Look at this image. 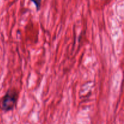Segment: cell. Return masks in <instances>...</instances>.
<instances>
[{"label":"cell","instance_id":"6da1fadb","mask_svg":"<svg viewBox=\"0 0 124 124\" xmlns=\"http://www.w3.org/2000/svg\"><path fill=\"white\" fill-rule=\"evenodd\" d=\"M18 100L17 92L8 90L0 100V109L5 112L12 110L15 106Z\"/></svg>","mask_w":124,"mask_h":124},{"label":"cell","instance_id":"7a4b0ae2","mask_svg":"<svg viewBox=\"0 0 124 124\" xmlns=\"http://www.w3.org/2000/svg\"><path fill=\"white\" fill-rule=\"evenodd\" d=\"M31 1L35 5V7H36L37 11L39 10L41 6V0H31Z\"/></svg>","mask_w":124,"mask_h":124}]
</instances>
